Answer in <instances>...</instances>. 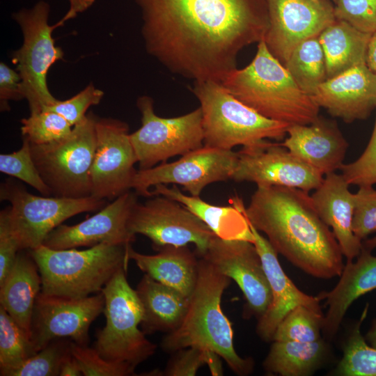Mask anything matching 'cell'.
<instances>
[{"label": "cell", "instance_id": "obj_1", "mask_svg": "<svg viewBox=\"0 0 376 376\" xmlns=\"http://www.w3.org/2000/svg\"><path fill=\"white\" fill-rule=\"evenodd\" d=\"M149 54L170 71L221 82L269 27L267 0H134Z\"/></svg>", "mask_w": 376, "mask_h": 376}, {"label": "cell", "instance_id": "obj_2", "mask_svg": "<svg viewBox=\"0 0 376 376\" xmlns=\"http://www.w3.org/2000/svg\"><path fill=\"white\" fill-rule=\"evenodd\" d=\"M243 210L276 253L296 267L318 279L340 276L343 255L308 192L283 186L257 187Z\"/></svg>", "mask_w": 376, "mask_h": 376}, {"label": "cell", "instance_id": "obj_3", "mask_svg": "<svg viewBox=\"0 0 376 376\" xmlns=\"http://www.w3.org/2000/svg\"><path fill=\"white\" fill-rule=\"evenodd\" d=\"M230 283L229 277L198 257L197 281L186 315L180 325L163 338L161 346L165 352L198 347L217 353L238 375L252 372L253 360L241 357L234 348L232 325L221 308V297Z\"/></svg>", "mask_w": 376, "mask_h": 376}, {"label": "cell", "instance_id": "obj_4", "mask_svg": "<svg viewBox=\"0 0 376 376\" xmlns=\"http://www.w3.org/2000/svg\"><path fill=\"white\" fill-rule=\"evenodd\" d=\"M221 84L237 99L262 116L292 125H308L319 118L320 107L302 91L264 40L251 62L230 71Z\"/></svg>", "mask_w": 376, "mask_h": 376}, {"label": "cell", "instance_id": "obj_5", "mask_svg": "<svg viewBox=\"0 0 376 376\" xmlns=\"http://www.w3.org/2000/svg\"><path fill=\"white\" fill-rule=\"evenodd\" d=\"M129 245L100 243L85 250H29L41 276V292L82 298L102 291L122 267L127 269Z\"/></svg>", "mask_w": 376, "mask_h": 376}, {"label": "cell", "instance_id": "obj_6", "mask_svg": "<svg viewBox=\"0 0 376 376\" xmlns=\"http://www.w3.org/2000/svg\"><path fill=\"white\" fill-rule=\"evenodd\" d=\"M192 92L202 111L203 146L232 150L266 139H283L289 124L267 118L234 97L221 82L194 81Z\"/></svg>", "mask_w": 376, "mask_h": 376}, {"label": "cell", "instance_id": "obj_7", "mask_svg": "<svg viewBox=\"0 0 376 376\" xmlns=\"http://www.w3.org/2000/svg\"><path fill=\"white\" fill-rule=\"evenodd\" d=\"M126 273L127 268H120L101 291L105 300L106 324L97 332L94 348L108 361L136 368L155 352L157 345L139 328L143 308Z\"/></svg>", "mask_w": 376, "mask_h": 376}, {"label": "cell", "instance_id": "obj_8", "mask_svg": "<svg viewBox=\"0 0 376 376\" xmlns=\"http://www.w3.org/2000/svg\"><path fill=\"white\" fill-rule=\"evenodd\" d=\"M50 7L44 1L31 8H23L13 14L23 34V43L15 51L12 62L22 79V93L29 103L30 114L37 113L57 100L50 93L47 74L50 67L63 58V50L55 45L52 33L64 24L61 19L49 24Z\"/></svg>", "mask_w": 376, "mask_h": 376}, {"label": "cell", "instance_id": "obj_9", "mask_svg": "<svg viewBox=\"0 0 376 376\" xmlns=\"http://www.w3.org/2000/svg\"><path fill=\"white\" fill-rule=\"evenodd\" d=\"M97 118L90 111L73 126L67 137L47 144L30 143L35 164L53 196L78 198L91 196V171Z\"/></svg>", "mask_w": 376, "mask_h": 376}, {"label": "cell", "instance_id": "obj_10", "mask_svg": "<svg viewBox=\"0 0 376 376\" xmlns=\"http://www.w3.org/2000/svg\"><path fill=\"white\" fill-rule=\"evenodd\" d=\"M0 199L10 203L9 220L22 250L42 245L49 233L64 221L100 210L107 203V200L91 196L73 198L33 195L10 178L1 183Z\"/></svg>", "mask_w": 376, "mask_h": 376}, {"label": "cell", "instance_id": "obj_11", "mask_svg": "<svg viewBox=\"0 0 376 376\" xmlns=\"http://www.w3.org/2000/svg\"><path fill=\"white\" fill-rule=\"evenodd\" d=\"M136 106L141 115V126L130 134V139L139 170L150 169L203 146L200 107L182 116L162 118L155 113L153 100L149 96L139 97Z\"/></svg>", "mask_w": 376, "mask_h": 376}, {"label": "cell", "instance_id": "obj_12", "mask_svg": "<svg viewBox=\"0 0 376 376\" xmlns=\"http://www.w3.org/2000/svg\"><path fill=\"white\" fill-rule=\"evenodd\" d=\"M152 196L133 206L128 220L130 232L148 237L156 251L165 246L191 243L196 255H203L215 234L180 203L162 195Z\"/></svg>", "mask_w": 376, "mask_h": 376}, {"label": "cell", "instance_id": "obj_13", "mask_svg": "<svg viewBox=\"0 0 376 376\" xmlns=\"http://www.w3.org/2000/svg\"><path fill=\"white\" fill-rule=\"evenodd\" d=\"M237 162V152L203 146L175 162L138 170L132 189L138 196L152 197L151 187L173 184L182 186L191 196H200L208 185L230 179Z\"/></svg>", "mask_w": 376, "mask_h": 376}, {"label": "cell", "instance_id": "obj_14", "mask_svg": "<svg viewBox=\"0 0 376 376\" xmlns=\"http://www.w3.org/2000/svg\"><path fill=\"white\" fill-rule=\"evenodd\" d=\"M96 146L91 171V196L114 200L132 189L138 159L128 125L111 118H97Z\"/></svg>", "mask_w": 376, "mask_h": 376}, {"label": "cell", "instance_id": "obj_15", "mask_svg": "<svg viewBox=\"0 0 376 376\" xmlns=\"http://www.w3.org/2000/svg\"><path fill=\"white\" fill-rule=\"evenodd\" d=\"M102 292L82 298L38 294L33 308L31 340L36 352L52 340L66 338L87 346L92 322L104 311Z\"/></svg>", "mask_w": 376, "mask_h": 376}, {"label": "cell", "instance_id": "obj_16", "mask_svg": "<svg viewBox=\"0 0 376 376\" xmlns=\"http://www.w3.org/2000/svg\"><path fill=\"white\" fill-rule=\"evenodd\" d=\"M237 162L230 179L257 187L283 186L306 192L317 189L324 175L293 155L287 148L267 140L237 152Z\"/></svg>", "mask_w": 376, "mask_h": 376}, {"label": "cell", "instance_id": "obj_17", "mask_svg": "<svg viewBox=\"0 0 376 376\" xmlns=\"http://www.w3.org/2000/svg\"><path fill=\"white\" fill-rule=\"evenodd\" d=\"M269 27L263 38L283 65L303 41L319 36L335 19L329 0H267Z\"/></svg>", "mask_w": 376, "mask_h": 376}, {"label": "cell", "instance_id": "obj_18", "mask_svg": "<svg viewBox=\"0 0 376 376\" xmlns=\"http://www.w3.org/2000/svg\"><path fill=\"white\" fill-rule=\"evenodd\" d=\"M235 281L246 299L244 317L258 319L268 308L272 291L255 245L245 240H226L214 235L201 256Z\"/></svg>", "mask_w": 376, "mask_h": 376}, {"label": "cell", "instance_id": "obj_19", "mask_svg": "<svg viewBox=\"0 0 376 376\" xmlns=\"http://www.w3.org/2000/svg\"><path fill=\"white\" fill-rule=\"evenodd\" d=\"M135 191H127L106 205L92 217L72 226L61 224L46 237L43 245L52 249L93 246L100 243L132 244L136 235L128 228Z\"/></svg>", "mask_w": 376, "mask_h": 376}, {"label": "cell", "instance_id": "obj_20", "mask_svg": "<svg viewBox=\"0 0 376 376\" xmlns=\"http://www.w3.org/2000/svg\"><path fill=\"white\" fill-rule=\"evenodd\" d=\"M320 107L346 123L367 118L376 109V73L366 63L329 78L311 95Z\"/></svg>", "mask_w": 376, "mask_h": 376}, {"label": "cell", "instance_id": "obj_21", "mask_svg": "<svg viewBox=\"0 0 376 376\" xmlns=\"http://www.w3.org/2000/svg\"><path fill=\"white\" fill-rule=\"evenodd\" d=\"M249 221V220H248ZM255 245L260 257L271 291L272 301L266 311L258 319L256 333L265 341L272 340L275 331L283 318L299 305L322 313L319 297L301 291L283 270L277 253L249 221Z\"/></svg>", "mask_w": 376, "mask_h": 376}, {"label": "cell", "instance_id": "obj_22", "mask_svg": "<svg viewBox=\"0 0 376 376\" xmlns=\"http://www.w3.org/2000/svg\"><path fill=\"white\" fill-rule=\"evenodd\" d=\"M280 143L323 175L340 170L348 143L334 122L319 117L308 125H290Z\"/></svg>", "mask_w": 376, "mask_h": 376}, {"label": "cell", "instance_id": "obj_23", "mask_svg": "<svg viewBox=\"0 0 376 376\" xmlns=\"http://www.w3.org/2000/svg\"><path fill=\"white\" fill-rule=\"evenodd\" d=\"M343 175L333 172L324 175L320 186L311 196L320 219L331 230L347 260H353L362 249V241L352 230L354 194Z\"/></svg>", "mask_w": 376, "mask_h": 376}, {"label": "cell", "instance_id": "obj_24", "mask_svg": "<svg viewBox=\"0 0 376 376\" xmlns=\"http://www.w3.org/2000/svg\"><path fill=\"white\" fill-rule=\"evenodd\" d=\"M375 289L376 256L362 246L355 262L347 260L335 287L318 295L320 301L326 299L328 306L322 323V330L324 335L332 338L351 304L359 297Z\"/></svg>", "mask_w": 376, "mask_h": 376}, {"label": "cell", "instance_id": "obj_25", "mask_svg": "<svg viewBox=\"0 0 376 376\" xmlns=\"http://www.w3.org/2000/svg\"><path fill=\"white\" fill-rule=\"evenodd\" d=\"M151 191L152 196L162 195L174 200L203 221L217 237L226 240H245L253 244L254 238L238 197L230 199L229 206H218L203 201L200 196L186 195L174 185L159 184Z\"/></svg>", "mask_w": 376, "mask_h": 376}, {"label": "cell", "instance_id": "obj_26", "mask_svg": "<svg viewBox=\"0 0 376 376\" xmlns=\"http://www.w3.org/2000/svg\"><path fill=\"white\" fill-rule=\"evenodd\" d=\"M41 285L36 261L29 250H20L8 274L0 284V306L30 338L34 305Z\"/></svg>", "mask_w": 376, "mask_h": 376}, {"label": "cell", "instance_id": "obj_27", "mask_svg": "<svg viewBox=\"0 0 376 376\" xmlns=\"http://www.w3.org/2000/svg\"><path fill=\"white\" fill-rule=\"evenodd\" d=\"M157 251V254H143L134 251L131 244L127 254L129 259L145 274L189 297L198 276L196 253L187 246H165Z\"/></svg>", "mask_w": 376, "mask_h": 376}, {"label": "cell", "instance_id": "obj_28", "mask_svg": "<svg viewBox=\"0 0 376 376\" xmlns=\"http://www.w3.org/2000/svg\"><path fill=\"white\" fill-rule=\"evenodd\" d=\"M136 292L143 308L141 327L144 334L169 333L180 325L187 311L189 297L146 274L138 283Z\"/></svg>", "mask_w": 376, "mask_h": 376}, {"label": "cell", "instance_id": "obj_29", "mask_svg": "<svg viewBox=\"0 0 376 376\" xmlns=\"http://www.w3.org/2000/svg\"><path fill=\"white\" fill-rule=\"evenodd\" d=\"M370 36L336 18L325 28L318 39L324 54L327 79L366 63Z\"/></svg>", "mask_w": 376, "mask_h": 376}, {"label": "cell", "instance_id": "obj_30", "mask_svg": "<svg viewBox=\"0 0 376 376\" xmlns=\"http://www.w3.org/2000/svg\"><path fill=\"white\" fill-rule=\"evenodd\" d=\"M326 351L322 339L309 343L274 340L263 367L271 374L307 376L318 367Z\"/></svg>", "mask_w": 376, "mask_h": 376}, {"label": "cell", "instance_id": "obj_31", "mask_svg": "<svg viewBox=\"0 0 376 376\" xmlns=\"http://www.w3.org/2000/svg\"><path fill=\"white\" fill-rule=\"evenodd\" d=\"M283 65L298 86L310 95L327 79L324 54L318 36L298 45Z\"/></svg>", "mask_w": 376, "mask_h": 376}, {"label": "cell", "instance_id": "obj_32", "mask_svg": "<svg viewBox=\"0 0 376 376\" xmlns=\"http://www.w3.org/2000/svg\"><path fill=\"white\" fill-rule=\"evenodd\" d=\"M36 353L31 338L0 306V375L6 376Z\"/></svg>", "mask_w": 376, "mask_h": 376}, {"label": "cell", "instance_id": "obj_33", "mask_svg": "<svg viewBox=\"0 0 376 376\" xmlns=\"http://www.w3.org/2000/svg\"><path fill=\"white\" fill-rule=\"evenodd\" d=\"M366 306L343 348V355L335 373L343 376H376V349L366 342L361 331L368 313Z\"/></svg>", "mask_w": 376, "mask_h": 376}, {"label": "cell", "instance_id": "obj_34", "mask_svg": "<svg viewBox=\"0 0 376 376\" xmlns=\"http://www.w3.org/2000/svg\"><path fill=\"white\" fill-rule=\"evenodd\" d=\"M324 315L304 305L290 311L277 327L272 341L315 342L321 338Z\"/></svg>", "mask_w": 376, "mask_h": 376}, {"label": "cell", "instance_id": "obj_35", "mask_svg": "<svg viewBox=\"0 0 376 376\" xmlns=\"http://www.w3.org/2000/svg\"><path fill=\"white\" fill-rule=\"evenodd\" d=\"M72 340L56 338L6 376H60L62 365L70 354Z\"/></svg>", "mask_w": 376, "mask_h": 376}, {"label": "cell", "instance_id": "obj_36", "mask_svg": "<svg viewBox=\"0 0 376 376\" xmlns=\"http://www.w3.org/2000/svg\"><path fill=\"white\" fill-rule=\"evenodd\" d=\"M23 137L31 143L40 145L60 141L72 132V126L58 113L44 110L21 120Z\"/></svg>", "mask_w": 376, "mask_h": 376}, {"label": "cell", "instance_id": "obj_37", "mask_svg": "<svg viewBox=\"0 0 376 376\" xmlns=\"http://www.w3.org/2000/svg\"><path fill=\"white\" fill-rule=\"evenodd\" d=\"M0 171L28 184L42 196L52 195L35 164L31 143L26 137H23L22 146L18 150L0 155Z\"/></svg>", "mask_w": 376, "mask_h": 376}, {"label": "cell", "instance_id": "obj_38", "mask_svg": "<svg viewBox=\"0 0 376 376\" xmlns=\"http://www.w3.org/2000/svg\"><path fill=\"white\" fill-rule=\"evenodd\" d=\"M221 357L215 352L189 347L174 352L162 375L165 376H194L204 364L212 375H222Z\"/></svg>", "mask_w": 376, "mask_h": 376}, {"label": "cell", "instance_id": "obj_39", "mask_svg": "<svg viewBox=\"0 0 376 376\" xmlns=\"http://www.w3.org/2000/svg\"><path fill=\"white\" fill-rule=\"evenodd\" d=\"M70 351L84 376H127L135 375L131 366L108 361L93 347L80 345L72 340Z\"/></svg>", "mask_w": 376, "mask_h": 376}, {"label": "cell", "instance_id": "obj_40", "mask_svg": "<svg viewBox=\"0 0 376 376\" xmlns=\"http://www.w3.org/2000/svg\"><path fill=\"white\" fill-rule=\"evenodd\" d=\"M340 170L350 185L376 184V115L373 132L364 151L354 162L343 164Z\"/></svg>", "mask_w": 376, "mask_h": 376}, {"label": "cell", "instance_id": "obj_41", "mask_svg": "<svg viewBox=\"0 0 376 376\" xmlns=\"http://www.w3.org/2000/svg\"><path fill=\"white\" fill-rule=\"evenodd\" d=\"M352 230L361 241L376 232V189L362 185L354 194Z\"/></svg>", "mask_w": 376, "mask_h": 376}, {"label": "cell", "instance_id": "obj_42", "mask_svg": "<svg viewBox=\"0 0 376 376\" xmlns=\"http://www.w3.org/2000/svg\"><path fill=\"white\" fill-rule=\"evenodd\" d=\"M334 5L336 19L367 33L376 31V0H336Z\"/></svg>", "mask_w": 376, "mask_h": 376}, {"label": "cell", "instance_id": "obj_43", "mask_svg": "<svg viewBox=\"0 0 376 376\" xmlns=\"http://www.w3.org/2000/svg\"><path fill=\"white\" fill-rule=\"evenodd\" d=\"M103 96L104 92L91 83L73 97L63 101L58 100L44 110L58 113L73 127L85 118L90 107L100 102Z\"/></svg>", "mask_w": 376, "mask_h": 376}, {"label": "cell", "instance_id": "obj_44", "mask_svg": "<svg viewBox=\"0 0 376 376\" xmlns=\"http://www.w3.org/2000/svg\"><path fill=\"white\" fill-rule=\"evenodd\" d=\"M9 206L0 212V284L11 269L18 252L22 250L9 220Z\"/></svg>", "mask_w": 376, "mask_h": 376}, {"label": "cell", "instance_id": "obj_45", "mask_svg": "<svg viewBox=\"0 0 376 376\" xmlns=\"http://www.w3.org/2000/svg\"><path fill=\"white\" fill-rule=\"evenodd\" d=\"M24 99L22 93V79L17 70L5 63H0V109L9 111L8 102Z\"/></svg>", "mask_w": 376, "mask_h": 376}, {"label": "cell", "instance_id": "obj_46", "mask_svg": "<svg viewBox=\"0 0 376 376\" xmlns=\"http://www.w3.org/2000/svg\"><path fill=\"white\" fill-rule=\"evenodd\" d=\"M70 4V8L62 18L65 22L66 21L73 19L79 13H81L90 7H91L95 3V0H68Z\"/></svg>", "mask_w": 376, "mask_h": 376}, {"label": "cell", "instance_id": "obj_47", "mask_svg": "<svg viewBox=\"0 0 376 376\" xmlns=\"http://www.w3.org/2000/svg\"><path fill=\"white\" fill-rule=\"evenodd\" d=\"M82 375L79 363L72 353L66 357L61 367L60 376Z\"/></svg>", "mask_w": 376, "mask_h": 376}, {"label": "cell", "instance_id": "obj_48", "mask_svg": "<svg viewBox=\"0 0 376 376\" xmlns=\"http://www.w3.org/2000/svg\"><path fill=\"white\" fill-rule=\"evenodd\" d=\"M366 64L373 72L376 73V31L371 34L368 42Z\"/></svg>", "mask_w": 376, "mask_h": 376}, {"label": "cell", "instance_id": "obj_49", "mask_svg": "<svg viewBox=\"0 0 376 376\" xmlns=\"http://www.w3.org/2000/svg\"><path fill=\"white\" fill-rule=\"evenodd\" d=\"M364 337L368 344L376 349V320L373 322L371 327Z\"/></svg>", "mask_w": 376, "mask_h": 376}, {"label": "cell", "instance_id": "obj_50", "mask_svg": "<svg viewBox=\"0 0 376 376\" xmlns=\"http://www.w3.org/2000/svg\"><path fill=\"white\" fill-rule=\"evenodd\" d=\"M363 248L372 251L376 248V235L370 239H366L362 242Z\"/></svg>", "mask_w": 376, "mask_h": 376}, {"label": "cell", "instance_id": "obj_51", "mask_svg": "<svg viewBox=\"0 0 376 376\" xmlns=\"http://www.w3.org/2000/svg\"><path fill=\"white\" fill-rule=\"evenodd\" d=\"M330 1H331L334 4H335L336 2V0H330Z\"/></svg>", "mask_w": 376, "mask_h": 376}, {"label": "cell", "instance_id": "obj_52", "mask_svg": "<svg viewBox=\"0 0 376 376\" xmlns=\"http://www.w3.org/2000/svg\"><path fill=\"white\" fill-rule=\"evenodd\" d=\"M313 1H320V0H313Z\"/></svg>", "mask_w": 376, "mask_h": 376}]
</instances>
